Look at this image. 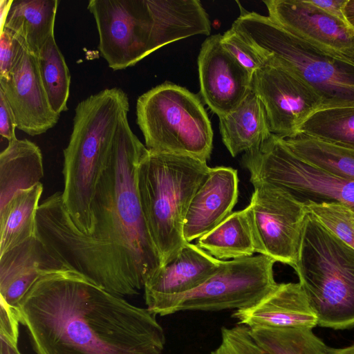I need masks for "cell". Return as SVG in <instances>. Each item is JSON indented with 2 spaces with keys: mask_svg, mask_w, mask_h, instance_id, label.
I'll return each mask as SVG.
<instances>
[{
  "mask_svg": "<svg viewBox=\"0 0 354 354\" xmlns=\"http://www.w3.org/2000/svg\"><path fill=\"white\" fill-rule=\"evenodd\" d=\"M27 50L21 39L11 32L1 29L0 80H6L14 66Z\"/></svg>",
  "mask_w": 354,
  "mask_h": 354,
  "instance_id": "1f68e13d",
  "label": "cell"
},
{
  "mask_svg": "<svg viewBox=\"0 0 354 354\" xmlns=\"http://www.w3.org/2000/svg\"><path fill=\"white\" fill-rule=\"evenodd\" d=\"M17 129L15 115L5 98L0 91V134L7 139L8 142L17 138L15 129Z\"/></svg>",
  "mask_w": 354,
  "mask_h": 354,
  "instance_id": "836d02e7",
  "label": "cell"
},
{
  "mask_svg": "<svg viewBox=\"0 0 354 354\" xmlns=\"http://www.w3.org/2000/svg\"><path fill=\"white\" fill-rule=\"evenodd\" d=\"M296 156L325 171L354 181V149L299 134L284 139Z\"/></svg>",
  "mask_w": 354,
  "mask_h": 354,
  "instance_id": "d4e9b609",
  "label": "cell"
},
{
  "mask_svg": "<svg viewBox=\"0 0 354 354\" xmlns=\"http://www.w3.org/2000/svg\"><path fill=\"white\" fill-rule=\"evenodd\" d=\"M218 119L222 141L232 157L259 149L272 134L264 106L252 90L235 110Z\"/></svg>",
  "mask_w": 354,
  "mask_h": 354,
  "instance_id": "44dd1931",
  "label": "cell"
},
{
  "mask_svg": "<svg viewBox=\"0 0 354 354\" xmlns=\"http://www.w3.org/2000/svg\"><path fill=\"white\" fill-rule=\"evenodd\" d=\"M41 151L27 139L8 142L0 153V209L19 190L41 183L44 177Z\"/></svg>",
  "mask_w": 354,
  "mask_h": 354,
  "instance_id": "7402d4cb",
  "label": "cell"
},
{
  "mask_svg": "<svg viewBox=\"0 0 354 354\" xmlns=\"http://www.w3.org/2000/svg\"><path fill=\"white\" fill-rule=\"evenodd\" d=\"M238 195L237 170L210 167L189 205L183 226L185 241L192 243L221 223L232 213Z\"/></svg>",
  "mask_w": 354,
  "mask_h": 354,
  "instance_id": "2e32d148",
  "label": "cell"
},
{
  "mask_svg": "<svg viewBox=\"0 0 354 354\" xmlns=\"http://www.w3.org/2000/svg\"><path fill=\"white\" fill-rule=\"evenodd\" d=\"M269 354H327V346L309 328H249Z\"/></svg>",
  "mask_w": 354,
  "mask_h": 354,
  "instance_id": "83f0119b",
  "label": "cell"
},
{
  "mask_svg": "<svg viewBox=\"0 0 354 354\" xmlns=\"http://www.w3.org/2000/svg\"><path fill=\"white\" fill-rule=\"evenodd\" d=\"M308 213L336 236L354 248V212L339 203H310Z\"/></svg>",
  "mask_w": 354,
  "mask_h": 354,
  "instance_id": "f1b7e54d",
  "label": "cell"
},
{
  "mask_svg": "<svg viewBox=\"0 0 354 354\" xmlns=\"http://www.w3.org/2000/svg\"><path fill=\"white\" fill-rule=\"evenodd\" d=\"M232 28L263 59L297 75L322 98L324 108L354 106V64L286 31L268 16L245 10Z\"/></svg>",
  "mask_w": 354,
  "mask_h": 354,
  "instance_id": "8992f818",
  "label": "cell"
},
{
  "mask_svg": "<svg viewBox=\"0 0 354 354\" xmlns=\"http://www.w3.org/2000/svg\"><path fill=\"white\" fill-rule=\"evenodd\" d=\"M221 34L207 38L198 57L200 93L218 118L235 110L252 91V76L226 51Z\"/></svg>",
  "mask_w": 354,
  "mask_h": 354,
  "instance_id": "5bb4252c",
  "label": "cell"
},
{
  "mask_svg": "<svg viewBox=\"0 0 354 354\" xmlns=\"http://www.w3.org/2000/svg\"><path fill=\"white\" fill-rule=\"evenodd\" d=\"M276 261L259 254L221 261L217 270L196 288L165 297L147 309L165 316L180 311L239 310L253 305L276 287Z\"/></svg>",
  "mask_w": 354,
  "mask_h": 354,
  "instance_id": "30bf717a",
  "label": "cell"
},
{
  "mask_svg": "<svg viewBox=\"0 0 354 354\" xmlns=\"http://www.w3.org/2000/svg\"><path fill=\"white\" fill-rule=\"evenodd\" d=\"M196 244L221 261L253 256L256 253L255 242L245 208L232 212L213 230L198 238Z\"/></svg>",
  "mask_w": 354,
  "mask_h": 354,
  "instance_id": "603a6c76",
  "label": "cell"
},
{
  "mask_svg": "<svg viewBox=\"0 0 354 354\" xmlns=\"http://www.w3.org/2000/svg\"><path fill=\"white\" fill-rule=\"evenodd\" d=\"M98 50L113 71L133 66L161 47L208 35L210 21L198 0H91Z\"/></svg>",
  "mask_w": 354,
  "mask_h": 354,
  "instance_id": "3957f363",
  "label": "cell"
},
{
  "mask_svg": "<svg viewBox=\"0 0 354 354\" xmlns=\"http://www.w3.org/2000/svg\"><path fill=\"white\" fill-rule=\"evenodd\" d=\"M136 122L148 150L207 162L213 130L199 97L187 88L164 82L136 102Z\"/></svg>",
  "mask_w": 354,
  "mask_h": 354,
  "instance_id": "ba28073f",
  "label": "cell"
},
{
  "mask_svg": "<svg viewBox=\"0 0 354 354\" xmlns=\"http://www.w3.org/2000/svg\"><path fill=\"white\" fill-rule=\"evenodd\" d=\"M3 94L15 117L17 129L31 136L53 128L59 115L51 108L40 78L37 56L27 50L6 80H0Z\"/></svg>",
  "mask_w": 354,
  "mask_h": 354,
  "instance_id": "9a60e30c",
  "label": "cell"
},
{
  "mask_svg": "<svg viewBox=\"0 0 354 354\" xmlns=\"http://www.w3.org/2000/svg\"><path fill=\"white\" fill-rule=\"evenodd\" d=\"M269 18L292 35L354 64V32L309 0H264Z\"/></svg>",
  "mask_w": 354,
  "mask_h": 354,
  "instance_id": "4fadbf2b",
  "label": "cell"
},
{
  "mask_svg": "<svg viewBox=\"0 0 354 354\" xmlns=\"http://www.w3.org/2000/svg\"><path fill=\"white\" fill-rule=\"evenodd\" d=\"M147 151L124 116L93 196L91 234L73 226L63 206L62 192L46 198L37 211L35 234L54 257L122 297L138 295L162 266L137 188L138 166Z\"/></svg>",
  "mask_w": 354,
  "mask_h": 354,
  "instance_id": "6da1fadb",
  "label": "cell"
},
{
  "mask_svg": "<svg viewBox=\"0 0 354 354\" xmlns=\"http://www.w3.org/2000/svg\"><path fill=\"white\" fill-rule=\"evenodd\" d=\"M245 207L254 235L256 253L294 268L307 210L290 194L272 185L252 183Z\"/></svg>",
  "mask_w": 354,
  "mask_h": 354,
  "instance_id": "8fae6325",
  "label": "cell"
},
{
  "mask_svg": "<svg viewBox=\"0 0 354 354\" xmlns=\"http://www.w3.org/2000/svg\"><path fill=\"white\" fill-rule=\"evenodd\" d=\"M237 324L254 328H309L318 325L317 317L298 283H277L253 305L234 310Z\"/></svg>",
  "mask_w": 354,
  "mask_h": 354,
  "instance_id": "e0dca14e",
  "label": "cell"
},
{
  "mask_svg": "<svg viewBox=\"0 0 354 354\" xmlns=\"http://www.w3.org/2000/svg\"><path fill=\"white\" fill-rule=\"evenodd\" d=\"M1 354H21L17 345L10 343L8 340L1 338Z\"/></svg>",
  "mask_w": 354,
  "mask_h": 354,
  "instance_id": "8d00e7d4",
  "label": "cell"
},
{
  "mask_svg": "<svg viewBox=\"0 0 354 354\" xmlns=\"http://www.w3.org/2000/svg\"><path fill=\"white\" fill-rule=\"evenodd\" d=\"M69 269L36 236L0 254L1 302L17 309L27 291L41 277Z\"/></svg>",
  "mask_w": 354,
  "mask_h": 354,
  "instance_id": "ac0fdd59",
  "label": "cell"
},
{
  "mask_svg": "<svg viewBox=\"0 0 354 354\" xmlns=\"http://www.w3.org/2000/svg\"><path fill=\"white\" fill-rule=\"evenodd\" d=\"M221 332V342L210 354H269L255 342L246 326L223 327Z\"/></svg>",
  "mask_w": 354,
  "mask_h": 354,
  "instance_id": "f546056e",
  "label": "cell"
},
{
  "mask_svg": "<svg viewBox=\"0 0 354 354\" xmlns=\"http://www.w3.org/2000/svg\"><path fill=\"white\" fill-rule=\"evenodd\" d=\"M299 134L354 149V106L317 111L302 124Z\"/></svg>",
  "mask_w": 354,
  "mask_h": 354,
  "instance_id": "4316f807",
  "label": "cell"
},
{
  "mask_svg": "<svg viewBox=\"0 0 354 354\" xmlns=\"http://www.w3.org/2000/svg\"><path fill=\"white\" fill-rule=\"evenodd\" d=\"M43 185L18 191L0 209V254L35 235L36 216Z\"/></svg>",
  "mask_w": 354,
  "mask_h": 354,
  "instance_id": "cb8c5ba5",
  "label": "cell"
},
{
  "mask_svg": "<svg viewBox=\"0 0 354 354\" xmlns=\"http://www.w3.org/2000/svg\"><path fill=\"white\" fill-rule=\"evenodd\" d=\"M253 75L252 90L262 102L272 134L297 136L302 124L323 109L319 95L297 75L270 59Z\"/></svg>",
  "mask_w": 354,
  "mask_h": 354,
  "instance_id": "7c38bea8",
  "label": "cell"
},
{
  "mask_svg": "<svg viewBox=\"0 0 354 354\" xmlns=\"http://www.w3.org/2000/svg\"><path fill=\"white\" fill-rule=\"evenodd\" d=\"M318 325L354 327V248L307 213L293 268Z\"/></svg>",
  "mask_w": 354,
  "mask_h": 354,
  "instance_id": "52a82bcc",
  "label": "cell"
},
{
  "mask_svg": "<svg viewBox=\"0 0 354 354\" xmlns=\"http://www.w3.org/2000/svg\"><path fill=\"white\" fill-rule=\"evenodd\" d=\"M346 1V0H309L314 6L344 22L343 9Z\"/></svg>",
  "mask_w": 354,
  "mask_h": 354,
  "instance_id": "e575fe53",
  "label": "cell"
},
{
  "mask_svg": "<svg viewBox=\"0 0 354 354\" xmlns=\"http://www.w3.org/2000/svg\"><path fill=\"white\" fill-rule=\"evenodd\" d=\"M57 0H11L1 6V29H6L37 56L47 40L55 35Z\"/></svg>",
  "mask_w": 354,
  "mask_h": 354,
  "instance_id": "ffe728a7",
  "label": "cell"
},
{
  "mask_svg": "<svg viewBox=\"0 0 354 354\" xmlns=\"http://www.w3.org/2000/svg\"><path fill=\"white\" fill-rule=\"evenodd\" d=\"M221 41L226 51L252 76L263 64L264 59L232 28L222 35Z\"/></svg>",
  "mask_w": 354,
  "mask_h": 354,
  "instance_id": "4dcf8cb0",
  "label": "cell"
},
{
  "mask_svg": "<svg viewBox=\"0 0 354 354\" xmlns=\"http://www.w3.org/2000/svg\"><path fill=\"white\" fill-rule=\"evenodd\" d=\"M75 111L72 133L64 149L62 199L73 226L90 234L93 196L129 102L121 88H105L81 101Z\"/></svg>",
  "mask_w": 354,
  "mask_h": 354,
  "instance_id": "277c9868",
  "label": "cell"
},
{
  "mask_svg": "<svg viewBox=\"0 0 354 354\" xmlns=\"http://www.w3.org/2000/svg\"><path fill=\"white\" fill-rule=\"evenodd\" d=\"M0 337L17 345L19 319L17 310L0 302Z\"/></svg>",
  "mask_w": 354,
  "mask_h": 354,
  "instance_id": "d6a6232c",
  "label": "cell"
},
{
  "mask_svg": "<svg viewBox=\"0 0 354 354\" xmlns=\"http://www.w3.org/2000/svg\"><path fill=\"white\" fill-rule=\"evenodd\" d=\"M241 162L252 183L276 186L304 206L335 202L354 212L353 180L306 162L291 151L284 139L274 134L259 149L243 153Z\"/></svg>",
  "mask_w": 354,
  "mask_h": 354,
  "instance_id": "9c48e42d",
  "label": "cell"
},
{
  "mask_svg": "<svg viewBox=\"0 0 354 354\" xmlns=\"http://www.w3.org/2000/svg\"><path fill=\"white\" fill-rule=\"evenodd\" d=\"M344 21L354 32V0H346L343 9Z\"/></svg>",
  "mask_w": 354,
  "mask_h": 354,
  "instance_id": "d590c367",
  "label": "cell"
},
{
  "mask_svg": "<svg viewBox=\"0 0 354 354\" xmlns=\"http://www.w3.org/2000/svg\"><path fill=\"white\" fill-rule=\"evenodd\" d=\"M218 260L196 244L187 243L167 263L145 283L147 308L170 296L189 292L203 283L218 268Z\"/></svg>",
  "mask_w": 354,
  "mask_h": 354,
  "instance_id": "d6986e66",
  "label": "cell"
},
{
  "mask_svg": "<svg viewBox=\"0 0 354 354\" xmlns=\"http://www.w3.org/2000/svg\"><path fill=\"white\" fill-rule=\"evenodd\" d=\"M17 310L36 354H162L156 315L65 269L38 279Z\"/></svg>",
  "mask_w": 354,
  "mask_h": 354,
  "instance_id": "7a4b0ae2",
  "label": "cell"
},
{
  "mask_svg": "<svg viewBox=\"0 0 354 354\" xmlns=\"http://www.w3.org/2000/svg\"><path fill=\"white\" fill-rule=\"evenodd\" d=\"M327 354H354V344L344 348H330L327 346Z\"/></svg>",
  "mask_w": 354,
  "mask_h": 354,
  "instance_id": "74e56055",
  "label": "cell"
},
{
  "mask_svg": "<svg viewBox=\"0 0 354 354\" xmlns=\"http://www.w3.org/2000/svg\"><path fill=\"white\" fill-rule=\"evenodd\" d=\"M42 85L52 109L58 115L68 110L71 74L55 38L50 37L37 56Z\"/></svg>",
  "mask_w": 354,
  "mask_h": 354,
  "instance_id": "484cf974",
  "label": "cell"
},
{
  "mask_svg": "<svg viewBox=\"0 0 354 354\" xmlns=\"http://www.w3.org/2000/svg\"><path fill=\"white\" fill-rule=\"evenodd\" d=\"M209 169L198 159L149 150L139 164L140 203L162 266L187 243L183 236L186 214Z\"/></svg>",
  "mask_w": 354,
  "mask_h": 354,
  "instance_id": "5b68a950",
  "label": "cell"
}]
</instances>
